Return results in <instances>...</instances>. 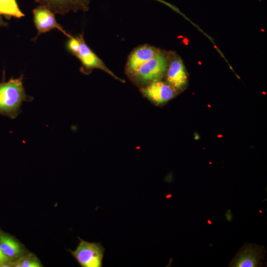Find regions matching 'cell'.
<instances>
[{"mask_svg":"<svg viewBox=\"0 0 267 267\" xmlns=\"http://www.w3.org/2000/svg\"><path fill=\"white\" fill-rule=\"evenodd\" d=\"M80 242L72 255L82 267H102L105 249L100 243L89 242L78 237Z\"/></svg>","mask_w":267,"mask_h":267,"instance_id":"3957f363","label":"cell"},{"mask_svg":"<svg viewBox=\"0 0 267 267\" xmlns=\"http://www.w3.org/2000/svg\"><path fill=\"white\" fill-rule=\"evenodd\" d=\"M34 21L38 34L44 33L56 28L69 38L68 34L55 19V13L48 8L41 5L33 10Z\"/></svg>","mask_w":267,"mask_h":267,"instance_id":"ba28073f","label":"cell"},{"mask_svg":"<svg viewBox=\"0 0 267 267\" xmlns=\"http://www.w3.org/2000/svg\"><path fill=\"white\" fill-rule=\"evenodd\" d=\"M8 25V23L6 22H5L1 16L0 15V28L2 27H6Z\"/></svg>","mask_w":267,"mask_h":267,"instance_id":"e0dca14e","label":"cell"},{"mask_svg":"<svg viewBox=\"0 0 267 267\" xmlns=\"http://www.w3.org/2000/svg\"><path fill=\"white\" fill-rule=\"evenodd\" d=\"M266 250L264 246L246 243L236 253L229 264L232 267H262L265 262Z\"/></svg>","mask_w":267,"mask_h":267,"instance_id":"277c9868","label":"cell"},{"mask_svg":"<svg viewBox=\"0 0 267 267\" xmlns=\"http://www.w3.org/2000/svg\"><path fill=\"white\" fill-rule=\"evenodd\" d=\"M161 3H162L165 5H166L167 6L169 7L170 8H171V9H172L173 10H174L175 11L177 12V13H178V14L181 15L182 16H183L184 18H186L187 19H188L187 18V17L182 13H181L180 10L178 9V8L176 6H175V5L171 4L170 3H169L164 0H156Z\"/></svg>","mask_w":267,"mask_h":267,"instance_id":"9a60e30c","label":"cell"},{"mask_svg":"<svg viewBox=\"0 0 267 267\" xmlns=\"http://www.w3.org/2000/svg\"><path fill=\"white\" fill-rule=\"evenodd\" d=\"M0 267H1V264H0Z\"/></svg>","mask_w":267,"mask_h":267,"instance_id":"ac0fdd59","label":"cell"},{"mask_svg":"<svg viewBox=\"0 0 267 267\" xmlns=\"http://www.w3.org/2000/svg\"><path fill=\"white\" fill-rule=\"evenodd\" d=\"M79 44V37L71 36L67 43V47L69 51L75 55L78 51Z\"/></svg>","mask_w":267,"mask_h":267,"instance_id":"5bb4252c","label":"cell"},{"mask_svg":"<svg viewBox=\"0 0 267 267\" xmlns=\"http://www.w3.org/2000/svg\"><path fill=\"white\" fill-rule=\"evenodd\" d=\"M55 14L64 15L70 11H86L89 8V0H35Z\"/></svg>","mask_w":267,"mask_h":267,"instance_id":"52a82bcc","label":"cell"},{"mask_svg":"<svg viewBox=\"0 0 267 267\" xmlns=\"http://www.w3.org/2000/svg\"><path fill=\"white\" fill-rule=\"evenodd\" d=\"M0 15L8 19L12 17L21 18L25 16L16 0H0Z\"/></svg>","mask_w":267,"mask_h":267,"instance_id":"7c38bea8","label":"cell"},{"mask_svg":"<svg viewBox=\"0 0 267 267\" xmlns=\"http://www.w3.org/2000/svg\"><path fill=\"white\" fill-rule=\"evenodd\" d=\"M160 51L154 47L144 45L135 49L131 54L127 64V72L131 76L142 64L154 57Z\"/></svg>","mask_w":267,"mask_h":267,"instance_id":"30bf717a","label":"cell"},{"mask_svg":"<svg viewBox=\"0 0 267 267\" xmlns=\"http://www.w3.org/2000/svg\"><path fill=\"white\" fill-rule=\"evenodd\" d=\"M3 79L0 83V115L12 119L22 112L21 106L23 101H32L34 98L26 93L23 84V75L18 78H11L8 81Z\"/></svg>","mask_w":267,"mask_h":267,"instance_id":"6da1fadb","label":"cell"},{"mask_svg":"<svg viewBox=\"0 0 267 267\" xmlns=\"http://www.w3.org/2000/svg\"><path fill=\"white\" fill-rule=\"evenodd\" d=\"M79 47L75 56H77L82 62L81 70L85 74H89L94 68H98L103 70L114 78L120 80L111 72L103 64L102 61L92 52L90 48L86 44L83 36L79 37Z\"/></svg>","mask_w":267,"mask_h":267,"instance_id":"8992f818","label":"cell"},{"mask_svg":"<svg viewBox=\"0 0 267 267\" xmlns=\"http://www.w3.org/2000/svg\"><path fill=\"white\" fill-rule=\"evenodd\" d=\"M0 248L10 263L20 257L22 254V249L18 242L13 237L1 232L0 233Z\"/></svg>","mask_w":267,"mask_h":267,"instance_id":"8fae6325","label":"cell"},{"mask_svg":"<svg viewBox=\"0 0 267 267\" xmlns=\"http://www.w3.org/2000/svg\"><path fill=\"white\" fill-rule=\"evenodd\" d=\"M167 83L176 91L183 89L187 83V75L182 60L174 57L167 69Z\"/></svg>","mask_w":267,"mask_h":267,"instance_id":"9c48e42d","label":"cell"},{"mask_svg":"<svg viewBox=\"0 0 267 267\" xmlns=\"http://www.w3.org/2000/svg\"><path fill=\"white\" fill-rule=\"evenodd\" d=\"M14 267H41L42 265L38 258L33 254L22 256L10 263Z\"/></svg>","mask_w":267,"mask_h":267,"instance_id":"4fadbf2b","label":"cell"},{"mask_svg":"<svg viewBox=\"0 0 267 267\" xmlns=\"http://www.w3.org/2000/svg\"><path fill=\"white\" fill-rule=\"evenodd\" d=\"M167 67V58L164 53L159 51L142 64L130 77L137 82L149 84L161 80L166 73Z\"/></svg>","mask_w":267,"mask_h":267,"instance_id":"7a4b0ae2","label":"cell"},{"mask_svg":"<svg viewBox=\"0 0 267 267\" xmlns=\"http://www.w3.org/2000/svg\"><path fill=\"white\" fill-rule=\"evenodd\" d=\"M0 264L1 267H7L6 265H9L10 262L8 259L3 255L0 248ZM10 266V265H9Z\"/></svg>","mask_w":267,"mask_h":267,"instance_id":"2e32d148","label":"cell"},{"mask_svg":"<svg viewBox=\"0 0 267 267\" xmlns=\"http://www.w3.org/2000/svg\"><path fill=\"white\" fill-rule=\"evenodd\" d=\"M141 91L146 98L157 105L166 103L176 94V90L171 86L161 80L148 84Z\"/></svg>","mask_w":267,"mask_h":267,"instance_id":"5b68a950","label":"cell"}]
</instances>
